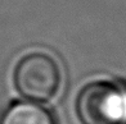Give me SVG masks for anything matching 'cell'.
Segmentation results:
<instances>
[{"label": "cell", "instance_id": "cell-1", "mask_svg": "<svg viewBox=\"0 0 126 124\" xmlns=\"http://www.w3.org/2000/svg\"><path fill=\"white\" fill-rule=\"evenodd\" d=\"M61 68L51 55L43 51L28 53L17 61L13 84L23 99L32 102H47L59 91Z\"/></svg>", "mask_w": 126, "mask_h": 124}, {"label": "cell", "instance_id": "cell-2", "mask_svg": "<svg viewBox=\"0 0 126 124\" xmlns=\"http://www.w3.org/2000/svg\"><path fill=\"white\" fill-rule=\"evenodd\" d=\"M76 114L82 124H126V87L93 81L80 90Z\"/></svg>", "mask_w": 126, "mask_h": 124}, {"label": "cell", "instance_id": "cell-3", "mask_svg": "<svg viewBox=\"0 0 126 124\" xmlns=\"http://www.w3.org/2000/svg\"><path fill=\"white\" fill-rule=\"evenodd\" d=\"M0 124H57L47 108L32 101H16L3 114Z\"/></svg>", "mask_w": 126, "mask_h": 124}]
</instances>
